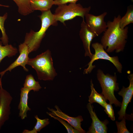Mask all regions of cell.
<instances>
[{
	"label": "cell",
	"instance_id": "cell-8",
	"mask_svg": "<svg viewBox=\"0 0 133 133\" xmlns=\"http://www.w3.org/2000/svg\"><path fill=\"white\" fill-rule=\"evenodd\" d=\"M107 13L105 12L97 16L87 14L85 16V22L88 27L98 36L104 32L107 28V23L104 18Z\"/></svg>",
	"mask_w": 133,
	"mask_h": 133
},
{
	"label": "cell",
	"instance_id": "cell-16",
	"mask_svg": "<svg viewBox=\"0 0 133 133\" xmlns=\"http://www.w3.org/2000/svg\"><path fill=\"white\" fill-rule=\"evenodd\" d=\"M90 87L91 92L88 96L89 103L91 104L94 102L97 103L103 107L107 100L103 95L99 93L96 90L92 80L90 81Z\"/></svg>",
	"mask_w": 133,
	"mask_h": 133
},
{
	"label": "cell",
	"instance_id": "cell-9",
	"mask_svg": "<svg viewBox=\"0 0 133 133\" xmlns=\"http://www.w3.org/2000/svg\"><path fill=\"white\" fill-rule=\"evenodd\" d=\"M128 78L130 82L129 86L126 88L123 86L121 91L118 93V94L123 98L121 109L118 113L119 115L118 118L119 120H121L123 117L125 118L127 107L129 103L131 102L133 95V74H129Z\"/></svg>",
	"mask_w": 133,
	"mask_h": 133
},
{
	"label": "cell",
	"instance_id": "cell-1",
	"mask_svg": "<svg viewBox=\"0 0 133 133\" xmlns=\"http://www.w3.org/2000/svg\"><path fill=\"white\" fill-rule=\"evenodd\" d=\"M121 18L119 15L115 17L112 21L107 23V28L104 32L101 39V43L105 51L111 53L115 51L117 53L123 51L127 42L128 27L121 29L119 22Z\"/></svg>",
	"mask_w": 133,
	"mask_h": 133
},
{
	"label": "cell",
	"instance_id": "cell-4",
	"mask_svg": "<svg viewBox=\"0 0 133 133\" xmlns=\"http://www.w3.org/2000/svg\"><path fill=\"white\" fill-rule=\"evenodd\" d=\"M97 77L101 87V94L109 100L110 104H114L116 107L121 106V103L117 100L114 94L115 91H117L119 89L116 73H115L114 76L105 74L99 69L97 70Z\"/></svg>",
	"mask_w": 133,
	"mask_h": 133
},
{
	"label": "cell",
	"instance_id": "cell-19",
	"mask_svg": "<svg viewBox=\"0 0 133 133\" xmlns=\"http://www.w3.org/2000/svg\"><path fill=\"white\" fill-rule=\"evenodd\" d=\"M23 87L30 91L33 90L34 92L38 91L42 88L39 82L35 80L31 74L28 75L26 76Z\"/></svg>",
	"mask_w": 133,
	"mask_h": 133
},
{
	"label": "cell",
	"instance_id": "cell-10",
	"mask_svg": "<svg viewBox=\"0 0 133 133\" xmlns=\"http://www.w3.org/2000/svg\"><path fill=\"white\" fill-rule=\"evenodd\" d=\"M56 110L52 108H48V109L50 112H46L47 114L56 116L66 121L75 129L78 131L80 133H85V131L81 127V122L83 119L82 116H79L76 117L70 116L63 112L57 105L55 106Z\"/></svg>",
	"mask_w": 133,
	"mask_h": 133
},
{
	"label": "cell",
	"instance_id": "cell-12",
	"mask_svg": "<svg viewBox=\"0 0 133 133\" xmlns=\"http://www.w3.org/2000/svg\"><path fill=\"white\" fill-rule=\"evenodd\" d=\"M79 35L85 51L84 56L89 57L91 59L93 54L91 51L90 45L93 39L97 36L88 28L84 19H83Z\"/></svg>",
	"mask_w": 133,
	"mask_h": 133
},
{
	"label": "cell",
	"instance_id": "cell-15",
	"mask_svg": "<svg viewBox=\"0 0 133 133\" xmlns=\"http://www.w3.org/2000/svg\"><path fill=\"white\" fill-rule=\"evenodd\" d=\"M54 5L53 0H30V5L32 10H38L42 12L50 10Z\"/></svg>",
	"mask_w": 133,
	"mask_h": 133
},
{
	"label": "cell",
	"instance_id": "cell-21",
	"mask_svg": "<svg viewBox=\"0 0 133 133\" xmlns=\"http://www.w3.org/2000/svg\"><path fill=\"white\" fill-rule=\"evenodd\" d=\"M7 16L8 14L7 13H5L3 16H0V30L2 34V36L0 39L4 45L8 44L9 42L8 38L6 33L4 26V22L7 18Z\"/></svg>",
	"mask_w": 133,
	"mask_h": 133
},
{
	"label": "cell",
	"instance_id": "cell-18",
	"mask_svg": "<svg viewBox=\"0 0 133 133\" xmlns=\"http://www.w3.org/2000/svg\"><path fill=\"white\" fill-rule=\"evenodd\" d=\"M16 3L18 7V11L22 15L26 16L33 12L30 5V0H13Z\"/></svg>",
	"mask_w": 133,
	"mask_h": 133
},
{
	"label": "cell",
	"instance_id": "cell-2",
	"mask_svg": "<svg viewBox=\"0 0 133 133\" xmlns=\"http://www.w3.org/2000/svg\"><path fill=\"white\" fill-rule=\"evenodd\" d=\"M42 12L39 16L41 22L40 30L36 32L31 30L26 33L25 37L24 42L28 47L29 53L36 51L39 48L49 27L51 25H57V22L55 20L54 15L50 10Z\"/></svg>",
	"mask_w": 133,
	"mask_h": 133
},
{
	"label": "cell",
	"instance_id": "cell-23",
	"mask_svg": "<svg viewBox=\"0 0 133 133\" xmlns=\"http://www.w3.org/2000/svg\"><path fill=\"white\" fill-rule=\"evenodd\" d=\"M48 115L54 119L58 120L62 124L66 129L68 133H80L78 131L75 129L68 123L66 122L64 120L57 116L50 114Z\"/></svg>",
	"mask_w": 133,
	"mask_h": 133
},
{
	"label": "cell",
	"instance_id": "cell-13",
	"mask_svg": "<svg viewBox=\"0 0 133 133\" xmlns=\"http://www.w3.org/2000/svg\"><path fill=\"white\" fill-rule=\"evenodd\" d=\"M87 108L92 120L91 126L89 129L87 133H107V125L108 121L107 120L103 121H100L97 117L95 112L93 111V107L91 104L88 103Z\"/></svg>",
	"mask_w": 133,
	"mask_h": 133
},
{
	"label": "cell",
	"instance_id": "cell-3",
	"mask_svg": "<svg viewBox=\"0 0 133 133\" xmlns=\"http://www.w3.org/2000/svg\"><path fill=\"white\" fill-rule=\"evenodd\" d=\"M27 65L35 70L39 80L52 81L57 75L53 66L51 52L49 50L34 58H29Z\"/></svg>",
	"mask_w": 133,
	"mask_h": 133
},
{
	"label": "cell",
	"instance_id": "cell-14",
	"mask_svg": "<svg viewBox=\"0 0 133 133\" xmlns=\"http://www.w3.org/2000/svg\"><path fill=\"white\" fill-rule=\"evenodd\" d=\"M30 91L24 87L20 89V98L18 108L19 112V116L23 120L27 117V112L31 110L28 105V94Z\"/></svg>",
	"mask_w": 133,
	"mask_h": 133
},
{
	"label": "cell",
	"instance_id": "cell-6",
	"mask_svg": "<svg viewBox=\"0 0 133 133\" xmlns=\"http://www.w3.org/2000/svg\"><path fill=\"white\" fill-rule=\"evenodd\" d=\"M92 46L95 50V53L94 54H93L90 61L87 65L88 67L84 70V74L90 73L95 67V65H93V63L96 60L99 59H104L109 61L114 65L118 72L120 73H122V66L119 61L118 56H110L104 50L101 43L97 42L94 43L92 44Z\"/></svg>",
	"mask_w": 133,
	"mask_h": 133
},
{
	"label": "cell",
	"instance_id": "cell-20",
	"mask_svg": "<svg viewBox=\"0 0 133 133\" xmlns=\"http://www.w3.org/2000/svg\"><path fill=\"white\" fill-rule=\"evenodd\" d=\"M133 23V6L131 5L127 7V12L125 15L121 17L119 22V26L122 29L131 23Z\"/></svg>",
	"mask_w": 133,
	"mask_h": 133
},
{
	"label": "cell",
	"instance_id": "cell-24",
	"mask_svg": "<svg viewBox=\"0 0 133 133\" xmlns=\"http://www.w3.org/2000/svg\"><path fill=\"white\" fill-rule=\"evenodd\" d=\"M120 122L116 121V123L117 129V133H130L126 126L125 118L123 117Z\"/></svg>",
	"mask_w": 133,
	"mask_h": 133
},
{
	"label": "cell",
	"instance_id": "cell-11",
	"mask_svg": "<svg viewBox=\"0 0 133 133\" xmlns=\"http://www.w3.org/2000/svg\"><path fill=\"white\" fill-rule=\"evenodd\" d=\"M18 51L20 54L16 60L5 70L0 72L1 78H2L6 71H9L11 72L18 66H22L25 71H28V69L26 67V65H27L29 59L28 55L29 53L28 47L25 43L24 42L19 45Z\"/></svg>",
	"mask_w": 133,
	"mask_h": 133
},
{
	"label": "cell",
	"instance_id": "cell-26",
	"mask_svg": "<svg viewBox=\"0 0 133 133\" xmlns=\"http://www.w3.org/2000/svg\"><path fill=\"white\" fill-rule=\"evenodd\" d=\"M79 0H54V5L59 6L66 4L68 3H76Z\"/></svg>",
	"mask_w": 133,
	"mask_h": 133
},
{
	"label": "cell",
	"instance_id": "cell-7",
	"mask_svg": "<svg viewBox=\"0 0 133 133\" xmlns=\"http://www.w3.org/2000/svg\"><path fill=\"white\" fill-rule=\"evenodd\" d=\"M1 79L0 78V130L9 118L13 99L10 94L2 87Z\"/></svg>",
	"mask_w": 133,
	"mask_h": 133
},
{
	"label": "cell",
	"instance_id": "cell-27",
	"mask_svg": "<svg viewBox=\"0 0 133 133\" xmlns=\"http://www.w3.org/2000/svg\"><path fill=\"white\" fill-rule=\"evenodd\" d=\"M1 6L4 7H9V6L8 5H2L0 3V7H1Z\"/></svg>",
	"mask_w": 133,
	"mask_h": 133
},
{
	"label": "cell",
	"instance_id": "cell-17",
	"mask_svg": "<svg viewBox=\"0 0 133 133\" xmlns=\"http://www.w3.org/2000/svg\"><path fill=\"white\" fill-rule=\"evenodd\" d=\"M2 42L0 41V63L5 57H9L15 56L18 53L17 49L11 45L8 44L2 46Z\"/></svg>",
	"mask_w": 133,
	"mask_h": 133
},
{
	"label": "cell",
	"instance_id": "cell-5",
	"mask_svg": "<svg viewBox=\"0 0 133 133\" xmlns=\"http://www.w3.org/2000/svg\"><path fill=\"white\" fill-rule=\"evenodd\" d=\"M91 9L90 6L83 7L80 3H70L58 6L53 14L54 19L57 22L59 21L65 25V22L73 19L77 16L84 19L85 15L89 13Z\"/></svg>",
	"mask_w": 133,
	"mask_h": 133
},
{
	"label": "cell",
	"instance_id": "cell-22",
	"mask_svg": "<svg viewBox=\"0 0 133 133\" xmlns=\"http://www.w3.org/2000/svg\"><path fill=\"white\" fill-rule=\"evenodd\" d=\"M34 117L36 120V122L33 130H31L32 133H37V132H39L50 123L49 119L48 118L41 119L37 115L35 116Z\"/></svg>",
	"mask_w": 133,
	"mask_h": 133
},
{
	"label": "cell",
	"instance_id": "cell-25",
	"mask_svg": "<svg viewBox=\"0 0 133 133\" xmlns=\"http://www.w3.org/2000/svg\"><path fill=\"white\" fill-rule=\"evenodd\" d=\"M103 108H104V111L108 115V117L112 120L115 121V117L114 110L112 104L106 103Z\"/></svg>",
	"mask_w": 133,
	"mask_h": 133
}]
</instances>
